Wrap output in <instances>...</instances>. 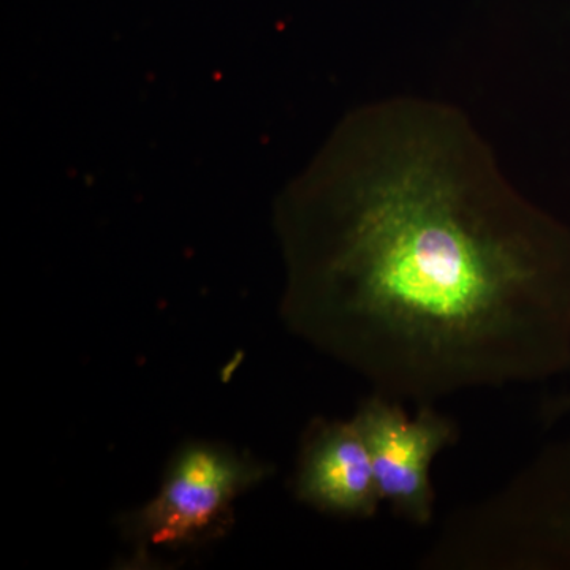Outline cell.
<instances>
[{
	"label": "cell",
	"instance_id": "1",
	"mask_svg": "<svg viewBox=\"0 0 570 570\" xmlns=\"http://www.w3.org/2000/svg\"><path fill=\"white\" fill-rule=\"evenodd\" d=\"M285 322L419 406L570 371V228L449 105L348 116L277 212Z\"/></svg>",
	"mask_w": 570,
	"mask_h": 570
},
{
	"label": "cell",
	"instance_id": "5",
	"mask_svg": "<svg viewBox=\"0 0 570 570\" xmlns=\"http://www.w3.org/2000/svg\"><path fill=\"white\" fill-rule=\"evenodd\" d=\"M295 491L299 501L322 512L355 519L376 515L382 499L355 419L311 423L299 452Z\"/></svg>",
	"mask_w": 570,
	"mask_h": 570
},
{
	"label": "cell",
	"instance_id": "2",
	"mask_svg": "<svg viewBox=\"0 0 570 570\" xmlns=\"http://www.w3.org/2000/svg\"><path fill=\"white\" fill-rule=\"evenodd\" d=\"M426 564L570 570V438L543 449L504 490L450 521Z\"/></svg>",
	"mask_w": 570,
	"mask_h": 570
},
{
	"label": "cell",
	"instance_id": "4",
	"mask_svg": "<svg viewBox=\"0 0 570 570\" xmlns=\"http://www.w3.org/2000/svg\"><path fill=\"white\" fill-rule=\"evenodd\" d=\"M354 419L370 450L382 501L419 527L430 524L434 515L431 464L455 444L459 428L433 404L419 406L415 419H409L401 403L376 393Z\"/></svg>",
	"mask_w": 570,
	"mask_h": 570
},
{
	"label": "cell",
	"instance_id": "6",
	"mask_svg": "<svg viewBox=\"0 0 570 570\" xmlns=\"http://www.w3.org/2000/svg\"><path fill=\"white\" fill-rule=\"evenodd\" d=\"M570 414V392L564 395L550 397L546 401L542 407V417L546 420L547 425L558 422Z\"/></svg>",
	"mask_w": 570,
	"mask_h": 570
},
{
	"label": "cell",
	"instance_id": "3",
	"mask_svg": "<svg viewBox=\"0 0 570 570\" xmlns=\"http://www.w3.org/2000/svg\"><path fill=\"white\" fill-rule=\"evenodd\" d=\"M272 468L224 445L194 442L168 464L159 493L124 520L127 538L145 554L219 538L234 523L236 499Z\"/></svg>",
	"mask_w": 570,
	"mask_h": 570
}]
</instances>
